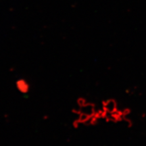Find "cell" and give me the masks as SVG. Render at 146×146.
<instances>
[]
</instances>
